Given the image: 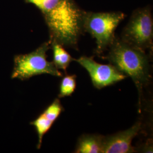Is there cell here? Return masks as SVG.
Returning a JSON list of instances; mask_svg holds the SVG:
<instances>
[{
	"instance_id": "cell-11",
	"label": "cell",
	"mask_w": 153,
	"mask_h": 153,
	"mask_svg": "<svg viewBox=\"0 0 153 153\" xmlns=\"http://www.w3.org/2000/svg\"><path fill=\"white\" fill-rule=\"evenodd\" d=\"M76 75H66L61 81L59 98L69 97L74 92L76 87Z\"/></svg>"
},
{
	"instance_id": "cell-9",
	"label": "cell",
	"mask_w": 153,
	"mask_h": 153,
	"mask_svg": "<svg viewBox=\"0 0 153 153\" xmlns=\"http://www.w3.org/2000/svg\"><path fill=\"white\" fill-rule=\"evenodd\" d=\"M49 42L51 48L53 51L52 62L57 69L66 71L71 62L74 61V59L66 51L62 45L54 41Z\"/></svg>"
},
{
	"instance_id": "cell-6",
	"label": "cell",
	"mask_w": 153,
	"mask_h": 153,
	"mask_svg": "<svg viewBox=\"0 0 153 153\" xmlns=\"http://www.w3.org/2000/svg\"><path fill=\"white\" fill-rule=\"evenodd\" d=\"M74 61L88 71L93 83L97 89H102L126 79L127 76L111 64H102L94 60V57L83 56Z\"/></svg>"
},
{
	"instance_id": "cell-12",
	"label": "cell",
	"mask_w": 153,
	"mask_h": 153,
	"mask_svg": "<svg viewBox=\"0 0 153 153\" xmlns=\"http://www.w3.org/2000/svg\"><path fill=\"white\" fill-rule=\"evenodd\" d=\"M63 111L64 108L61 104L59 99L56 98L44 109L43 114L48 119L55 123Z\"/></svg>"
},
{
	"instance_id": "cell-3",
	"label": "cell",
	"mask_w": 153,
	"mask_h": 153,
	"mask_svg": "<svg viewBox=\"0 0 153 153\" xmlns=\"http://www.w3.org/2000/svg\"><path fill=\"white\" fill-rule=\"evenodd\" d=\"M126 16V14L120 11H85L83 17V30L95 39L96 54L101 55L108 49L115 39L116 29Z\"/></svg>"
},
{
	"instance_id": "cell-10",
	"label": "cell",
	"mask_w": 153,
	"mask_h": 153,
	"mask_svg": "<svg viewBox=\"0 0 153 153\" xmlns=\"http://www.w3.org/2000/svg\"><path fill=\"white\" fill-rule=\"evenodd\" d=\"M53 122L48 119L43 113H42L34 120L31 122L30 124L33 126L37 132L38 136V142L37 144V149H40L41 148L43 138L44 134H46L53 124Z\"/></svg>"
},
{
	"instance_id": "cell-4",
	"label": "cell",
	"mask_w": 153,
	"mask_h": 153,
	"mask_svg": "<svg viewBox=\"0 0 153 153\" xmlns=\"http://www.w3.org/2000/svg\"><path fill=\"white\" fill-rule=\"evenodd\" d=\"M50 47L49 41L45 42L32 52L16 56L11 78L26 80L32 76L44 74L59 77L62 76V73L56 68L53 62L47 60V52L51 48Z\"/></svg>"
},
{
	"instance_id": "cell-1",
	"label": "cell",
	"mask_w": 153,
	"mask_h": 153,
	"mask_svg": "<svg viewBox=\"0 0 153 153\" xmlns=\"http://www.w3.org/2000/svg\"><path fill=\"white\" fill-rule=\"evenodd\" d=\"M36 6L44 16L51 42L64 47L78 49L83 30L85 11L74 0H26Z\"/></svg>"
},
{
	"instance_id": "cell-8",
	"label": "cell",
	"mask_w": 153,
	"mask_h": 153,
	"mask_svg": "<svg viewBox=\"0 0 153 153\" xmlns=\"http://www.w3.org/2000/svg\"><path fill=\"white\" fill-rule=\"evenodd\" d=\"M103 136L84 134L78 138L74 153H102Z\"/></svg>"
},
{
	"instance_id": "cell-7",
	"label": "cell",
	"mask_w": 153,
	"mask_h": 153,
	"mask_svg": "<svg viewBox=\"0 0 153 153\" xmlns=\"http://www.w3.org/2000/svg\"><path fill=\"white\" fill-rule=\"evenodd\" d=\"M142 128L138 121L130 128L107 136H103L102 153H131L136 152L131 145L133 140Z\"/></svg>"
},
{
	"instance_id": "cell-2",
	"label": "cell",
	"mask_w": 153,
	"mask_h": 153,
	"mask_svg": "<svg viewBox=\"0 0 153 153\" xmlns=\"http://www.w3.org/2000/svg\"><path fill=\"white\" fill-rule=\"evenodd\" d=\"M108 49L106 59L122 73L130 77L135 84L140 107L143 90L152 78L149 63L150 56L146 51L134 47L116 36Z\"/></svg>"
},
{
	"instance_id": "cell-5",
	"label": "cell",
	"mask_w": 153,
	"mask_h": 153,
	"mask_svg": "<svg viewBox=\"0 0 153 153\" xmlns=\"http://www.w3.org/2000/svg\"><path fill=\"white\" fill-rule=\"evenodd\" d=\"M121 39L144 51H153V20L150 6L133 11L121 33Z\"/></svg>"
}]
</instances>
